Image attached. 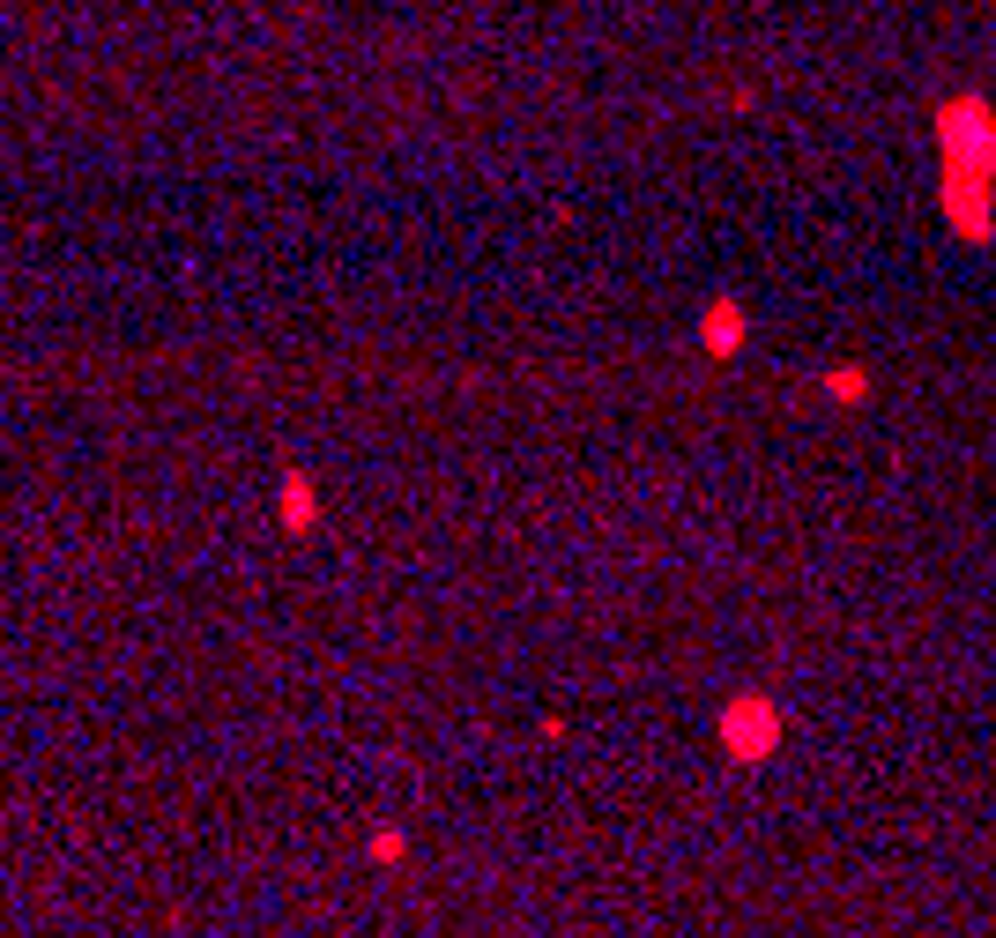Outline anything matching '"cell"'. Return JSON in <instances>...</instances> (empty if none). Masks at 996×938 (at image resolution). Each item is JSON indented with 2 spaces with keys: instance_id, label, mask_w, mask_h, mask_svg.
<instances>
[{
  "instance_id": "cell-1",
  "label": "cell",
  "mask_w": 996,
  "mask_h": 938,
  "mask_svg": "<svg viewBox=\"0 0 996 938\" xmlns=\"http://www.w3.org/2000/svg\"><path fill=\"white\" fill-rule=\"evenodd\" d=\"M781 730H774V708L766 700H744V708H729V753H766Z\"/></svg>"
}]
</instances>
